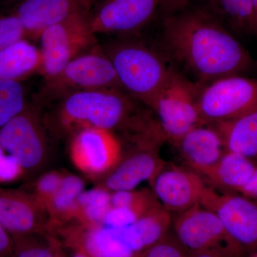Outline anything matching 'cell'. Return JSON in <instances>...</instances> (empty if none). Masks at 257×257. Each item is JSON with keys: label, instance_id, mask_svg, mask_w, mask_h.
<instances>
[{"label": "cell", "instance_id": "obj_1", "mask_svg": "<svg viewBox=\"0 0 257 257\" xmlns=\"http://www.w3.org/2000/svg\"><path fill=\"white\" fill-rule=\"evenodd\" d=\"M162 41L169 55L204 85L251 67V56L234 34L206 7L187 8L162 18Z\"/></svg>", "mask_w": 257, "mask_h": 257}, {"label": "cell", "instance_id": "obj_2", "mask_svg": "<svg viewBox=\"0 0 257 257\" xmlns=\"http://www.w3.org/2000/svg\"><path fill=\"white\" fill-rule=\"evenodd\" d=\"M136 102L121 89L80 91L60 99L52 122L46 123L59 133L71 136L86 128L121 131L140 112Z\"/></svg>", "mask_w": 257, "mask_h": 257}, {"label": "cell", "instance_id": "obj_3", "mask_svg": "<svg viewBox=\"0 0 257 257\" xmlns=\"http://www.w3.org/2000/svg\"><path fill=\"white\" fill-rule=\"evenodd\" d=\"M104 50L123 89L150 107L170 74L164 56L133 36L119 37Z\"/></svg>", "mask_w": 257, "mask_h": 257}, {"label": "cell", "instance_id": "obj_4", "mask_svg": "<svg viewBox=\"0 0 257 257\" xmlns=\"http://www.w3.org/2000/svg\"><path fill=\"white\" fill-rule=\"evenodd\" d=\"M98 89L124 90L104 48L96 45L77 56L53 77L45 79L39 99L41 102L60 101L72 93Z\"/></svg>", "mask_w": 257, "mask_h": 257}, {"label": "cell", "instance_id": "obj_5", "mask_svg": "<svg viewBox=\"0 0 257 257\" xmlns=\"http://www.w3.org/2000/svg\"><path fill=\"white\" fill-rule=\"evenodd\" d=\"M202 86L171 65L167 81L149 107L172 145L193 128L203 124L197 105Z\"/></svg>", "mask_w": 257, "mask_h": 257}, {"label": "cell", "instance_id": "obj_6", "mask_svg": "<svg viewBox=\"0 0 257 257\" xmlns=\"http://www.w3.org/2000/svg\"><path fill=\"white\" fill-rule=\"evenodd\" d=\"M46 125L40 107L29 104L25 110L0 128V146L16 159L25 177L41 170L48 160L50 145Z\"/></svg>", "mask_w": 257, "mask_h": 257}, {"label": "cell", "instance_id": "obj_7", "mask_svg": "<svg viewBox=\"0 0 257 257\" xmlns=\"http://www.w3.org/2000/svg\"><path fill=\"white\" fill-rule=\"evenodd\" d=\"M95 35L89 14L73 15L47 27L38 37L42 57L40 74L45 79L55 76L77 56L96 46Z\"/></svg>", "mask_w": 257, "mask_h": 257}, {"label": "cell", "instance_id": "obj_8", "mask_svg": "<svg viewBox=\"0 0 257 257\" xmlns=\"http://www.w3.org/2000/svg\"><path fill=\"white\" fill-rule=\"evenodd\" d=\"M197 105L203 124L241 117L257 109V80L232 75L204 84Z\"/></svg>", "mask_w": 257, "mask_h": 257}, {"label": "cell", "instance_id": "obj_9", "mask_svg": "<svg viewBox=\"0 0 257 257\" xmlns=\"http://www.w3.org/2000/svg\"><path fill=\"white\" fill-rule=\"evenodd\" d=\"M201 205L219 216L231 242L241 256L257 253V202L239 194L219 193L206 187Z\"/></svg>", "mask_w": 257, "mask_h": 257}, {"label": "cell", "instance_id": "obj_10", "mask_svg": "<svg viewBox=\"0 0 257 257\" xmlns=\"http://www.w3.org/2000/svg\"><path fill=\"white\" fill-rule=\"evenodd\" d=\"M171 229L188 252L219 248L231 257L241 256L226 234L219 216L200 204L176 213L172 216Z\"/></svg>", "mask_w": 257, "mask_h": 257}, {"label": "cell", "instance_id": "obj_11", "mask_svg": "<svg viewBox=\"0 0 257 257\" xmlns=\"http://www.w3.org/2000/svg\"><path fill=\"white\" fill-rule=\"evenodd\" d=\"M162 0H100L89 15L95 35L133 36L159 14Z\"/></svg>", "mask_w": 257, "mask_h": 257}, {"label": "cell", "instance_id": "obj_12", "mask_svg": "<svg viewBox=\"0 0 257 257\" xmlns=\"http://www.w3.org/2000/svg\"><path fill=\"white\" fill-rule=\"evenodd\" d=\"M122 145L114 133L86 128L72 135L69 156L76 168L92 177H102L119 163Z\"/></svg>", "mask_w": 257, "mask_h": 257}, {"label": "cell", "instance_id": "obj_13", "mask_svg": "<svg viewBox=\"0 0 257 257\" xmlns=\"http://www.w3.org/2000/svg\"><path fill=\"white\" fill-rule=\"evenodd\" d=\"M149 182L162 207L175 214L200 204L207 187L197 172L167 162Z\"/></svg>", "mask_w": 257, "mask_h": 257}, {"label": "cell", "instance_id": "obj_14", "mask_svg": "<svg viewBox=\"0 0 257 257\" xmlns=\"http://www.w3.org/2000/svg\"><path fill=\"white\" fill-rule=\"evenodd\" d=\"M0 225L12 236L49 233L46 208L30 192L0 187Z\"/></svg>", "mask_w": 257, "mask_h": 257}, {"label": "cell", "instance_id": "obj_15", "mask_svg": "<svg viewBox=\"0 0 257 257\" xmlns=\"http://www.w3.org/2000/svg\"><path fill=\"white\" fill-rule=\"evenodd\" d=\"M100 0H26L19 4L16 15L28 33L38 39L42 30L76 15L89 14Z\"/></svg>", "mask_w": 257, "mask_h": 257}, {"label": "cell", "instance_id": "obj_16", "mask_svg": "<svg viewBox=\"0 0 257 257\" xmlns=\"http://www.w3.org/2000/svg\"><path fill=\"white\" fill-rule=\"evenodd\" d=\"M186 167L200 175L226 152L220 135L212 124L193 128L174 145Z\"/></svg>", "mask_w": 257, "mask_h": 257}, {"label": "cell", "instance_id": "obj_17", "mask_svg": "<svg viewBox=\"0 0 257 257\" xmlns=\"http://www.w3.org/2000/svg\"><path fill=\"white\" fill-rule=\"evenodd\" d=\"M256 166L246 157L226 150L214 165L199 175L207 179L213 188L220 189L222 193L239 194L251 178Z\"/></svg>", "mask_w": 257, "mask_h": 257}, {"label": "cell", "instance_id": "obj_18", "mask_svg": "<svg viewBox=\"0 0 257 257\" xmlns=\"http://www.w3.org/2000/svg\"><path fill=\"white\" fill-rule=\"evenodd\" d=\"M212 125L226 150L239 154L257 165V109L237 119Z\"/></svg>", "mask_w": 257, "mask_h": 257}, {"label": "cell", "instance_id": "obj_19", "mask_svg": "<svg viewBox=\"0 0 257 257\" xmlns=\"http://www.w3.org/2000/svg\"><path fill=\"white\" fill-rule=\"evenodd\" d=\"M42 57L40 48L25 40L0 51V80H16L40 73Z\"/></svg>", "mask_w": 257, "mask_h": 257}, {"label": "cell", "instance_id": "obj_20", "mask_svg": "<svg viewBox=\"0 0 257 257\" xmlns=\"http://www.w3.org/2000/svg\"><path fill=\"white\" fill-rule=\"evenodd\" d=\"M85 190L84 180L79 176L64 173L60 188L46 205L50 217V233L75 220L77 199Z\"/></svg>", "mask_w": 257, "mask_h": 257}, {"label": "cell", "instance_id": "obj_21", "mask_svg": "<svg viewBox=\"0 0 257 257\" xmlns=\"http://www.w3.org/2000/svg\"><path fill=\"white\" fill-rule=\"evenodd\" d=\"M206 8L231 33L256 35L252 0H206Z\"/></svg>", "mask_w": 257, "mask_h": 257}, {"label": "cell", "instance_id": "obj_22", "mask_svg": "<svg viewBox=\"0 0 257 257\" xmlns=\"http://www.w3.org/2000/svg\"><path fill=\"white\" fill-rule=\"evenodd\" d=\"M111 192L96 186L84 190L77 199V212L74 222L91 226L101 225L111 209Z\"/></svg>", "mask_w": 257, "mask_h": 257}, {"label": "cell", "instance_id": "obj_23", "mask_svg": "<svg viewBox=\"0 0 257 257\" xmlns=\"http://www.w3.org/2000/svg\"><path fill=\"white\" fill-rule=\"evenodd\" d=\"M13 257H55L57 238L49 233L13 235Z\"/></svg>", "mask_w": 257, "mask_h": 257}, {"label": "cell", "instance_id": "obj_24", "mask_svg": "<svg viewBox=\"0 0 257 257\" xmlns=\"http://www.w3.org/2000/svg\"><path fill=\"white\" fill-rule=\"evenodd\" d=\"M28 105L20 81L0 80V128Z\"/></svg>", "mask_w": 257, "mask_h": 257}, {"label": "cell", "instance_id": "obj_25", "mask_svg": "<svg viewBox=\"0 0 257 257\" xmlns=\"http://www.w3.org/2000/svg\"><path fill=\"white\" fill-rule=\"evenodd\" d=\"M111 207H128L150 214L162 207L151 189L118 191L111 192Z\"/></svg>", "mask_w": 257, "mask_h": 257}, {"label": "cell", "instance_id": "obj_26", "mask_svg": "<svg viewBox=\"0 0 257 257\" xmlns=\"http://www.w3.org/2000/svg\"><path fill=\"white\" fill-rule=\"evenodd\" d=\"M188 251L179 243L172 231H170L136 257H185Z\"/></svg>", "mask_w": 257, "mask_h": 257}, {"label": "cell", "instance_id": "obj_27", "mask_svg": "<svg viewBox=\"0 0 257 257\" xmlns=\"http://www.w3.org/2000/svg\"><path fill=\"white\" fill-rule=\"evenodd\" d=\"M64 175V173L58 171H50L42 174L34 184L33 189L30 192L45 208L60 188Z\"/></svg>", "mask_w": 257, "mask_h": 257}, {"label": "cell", "instance_id": "obj_28", "mask_svg": "<svg viewBox=\"0 0 257 257\" xmlns=\"http://www.w3.org/2000/svg\"><path fill=\"white\" fill-rule=\"evenodd\" d=\"M28 37L26 30L16 15L0 16V51Z\"/></svg>", "mask_w": 257, "mask_h": 257}, {"label": "cell", "instance_id": "obj_29", "mask_svg": "<svg viewBox=\"0 0 257 257\" xmlns=\"http://www.w3.org/2000/svg\"><path fill=\"white\" fill-rule=\"evenodd\" d=\"M146 215L147 214L132 208L112 207L106 213L101 225L109 227H124L134 224L140 218Z\"/></svg>", "mask_w": 257, "mask_h": 257}, {"label": "cell", "instance_id": "obj_30", "mask_svg": "<svg viewBox=\"0 0 257 257\" xmlns=\"http://www.w3.org/2000/svg\"><path fill=\"white\" fill-rule=\"evenodd\" d=\"M25 177V171L16 159L0 146V184L13 183Z\"/></svg>", "mask_w": 257, "mask_h": 257}, {"label": "cell", "instance_id": "obj_31", "mask_svg": "<svg viewBox=\"0 0 257 257\" xmlns=\"http://www.w3.org/2000/svg\"><path fill=\"white\" fill-rule=\"evenodd\" d=\"M191 0H162L159 14L162 18L177 14L189 6Z\"/></svg>", "mask_w": 257, "mask_h": 257}, {"label": "cell", "instance_id": "obj_32", "mask_svg": "<svg viewBox=\"0 0 257 257\" xmlns=\"http://www.w3.org/2000/svg\"><path fill=\"white\" fill-rule=\"evenodd\" d=\"M13 236L0 225V257H13Z\"/></svg>", "mask_w": 257, "mask_h": 257}, {"label": "cell", "instance_id": "obj_33", "mask_svg": "<svg viewBox=\"0 0 257 257\" xmlns=\"http://www.w3.org/2000/svg\"><path fill=\"white\" fill-rule=\"evenodd\" d=\"M243 197L257 202V166L251 178L239 193Z\"/></svg>", "mask_w": 257, "mask_h": 257}, {"label": "cell", "instance_id": "obj_34", "mask_svg": "<svg viewBox=\"0 0 257 257\" xmlns=\"http://www.w3.org/2000/svg\"><path fill=\"white\" fill-rule=\"evenodd\" d=\"M185 257H231L229 253L221 248H214L202 251H191Z\"/></svg>", "mask_w": 257, "mask_h": 257}, {"label": "cell", "instance_id": "obj_35", "mask_svg": "<svg viewBox=\"0 0 257 257\" xmlns=\"http://www.w3.org/2000/svg\"><path fill=\"white\" fill-rule=\"evenodd\" d=\"M57 244H56L55 257H67V255L64 253L63 246L60 240L57 239Z\"/></svg>", "mask_w": 257, "mask_h": 257}, {"label": "cell", "instance_id": "obj_36", "mask_svg": "<svg viewBox=\"0 0 257 257\" xmlns=\"http://www.w3.org/2000/svg\"><path fill=\"white\" fill-rule=\"evenodd\" d=\"M253 10H254L255 22H256V35L257 36V0H252Z\"/></svg>", "mask_w": 257, "mask_h": 257}, {"label": "cell", "instance_id": "obj_37", "mask_svg": "<svg viewBox=\"0 0 257 257\" xmlns=\"http://www.w3.org/2000/svg\"><path fill=\"white\" fill-rule=\"evenodd\" d=\"M72 257H90L85 253L82 252H79V251H73V255Z\"/></svg>", "mask_w": 257, "mask_h": 257}, {"label": "cell", "instance_id": "obj_38", "mask_svg": "<svg viewBox=\"0 0 257 257\" xmlns=\"http://www.w3.org/2000/svg\"><path fill=\"white\" fill-rule=\"evenodd\" d=\"M253 257H257V253H254V255H253Z\"/></svg>", "mask_w": 257, "mask_h": 257}]
</instances>
